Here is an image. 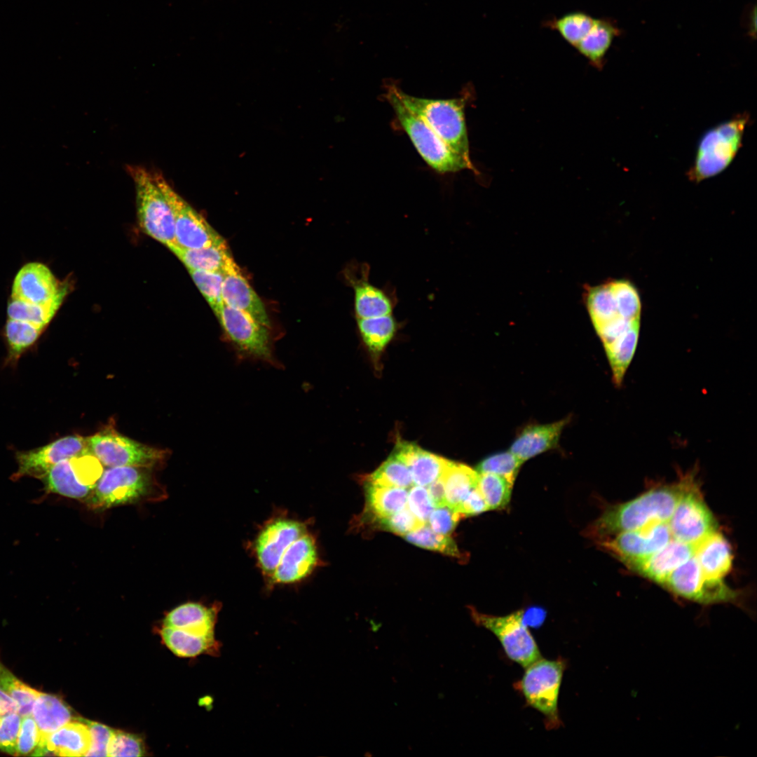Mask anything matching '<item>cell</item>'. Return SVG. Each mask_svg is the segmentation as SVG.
I'll use <instances>...</instances> for the list:
<instances>
[{
	"mask_svg": "<svg viewBox=\"0 0 757 757\" xmlns=\"http://www.w3.org/2000/svg\"><path fill=\"white\" fill-rule=\"evenodd\" d=\"M688 474L678 482L649 490L627 503L604 511L589 528V534L600 540L618 533L668 520L686 487Z\"/></svg>",
	"mask_w": 757,
	"mask_h": 757,
	"instance_id": "obj_1",
	"label": "cell"
},
{
	"mask_svg": "<svg viewBox=\"0 0 757 757\" xmlns=\"http://www.w3.org/2000/svg\"><path fill=\"white\" fill-rule=\"evenodd\" d=\"M396 93L402 103L420 116L445 144L473 170L465 121V100L429 99L412 96L397 86Z\"/></svg>",
	"mask_w": 757,
	"mask_h": 757,
	"instance_id": "obj_2",
	"label": "cell"
},
{
	"mask_svg": "<svg viewBox=\"0 0 757 757\" xmlns=\"http://www.w3.org/2000/svg\"><path fill=\"white\" fill-rule=\"evenodd\" d=\"M749 122V114L743 113L707 130L697 144L688 179L699 183L723 172L740 149Z\"/></svg>",
	"mask_w": 757,
	"mask_h": 757,
	"instance_id": "obj_3",
	"label": "cell"
},
{
	"mask_svg": "<svg viewBox=\"0 0 757 757\" xmlns=\"http://www.w3.org/2000/svg\"><path fill=\"white\" fill-rule=\"evenodd\" d=\"M217 317L238 362H258L282 368V364L274 353L271 328L225 304Z\"/></svg>",
	"mask_w": 757,
	"mask_h": 757,
	"instance_id": "obj_4",
	"label": "cell"
},
{
	"mask_svg": "<svg viewBox=\"0 0 757 757\" xmlns=\"http://www.w3.org/2000/svg\"><path fill=\"white\" fill-rule=\"evenodd\" d=\"M396 85H386L385 96L396 117L423 159L440 173L463 169L473 170L456 155L420 116L408 109L396 93Z\"/></svg>",
	"mask_w": 757,
	"mask_h": 757,
	"instance_id": "obj_5",
	"label": "cell"
},
{
	"mask_svg": "<svg viewBox=\"0 0 757 757\" xmlns=\"http://www.w3.org/2000/svg\"><path fill=\"white\" fill-rule=\"evenodd\" d=\"M135 189L137 221L142 231L169 249L176 245L171 207L155 175L141 166H129Z\"/></svg>",
	"mask_w": 757,
	"mask_h": 757,
	"instance_id": "obj_6",
	"label": "cell"
},
{
	"mask_svg": "<svg viewBox=\"0 0 757 757\" xmlns=\"http://www.w3.org/2000/svg\"><path fill=\"white\" fill-rule=\"evenodd\" d=\"M566 661L561 657L548 660L542 657L526 668L522 678L516 683L528 706L545 717L547 729L561 725L558 712V696Z\"/></svg>",
	"mask_w": 757,
	"mask_h": 757,
	"instance_id": "obj_7",
	"label": "cell"
},
{
	"mask_svg": "<svg viewBox=\"0 0 757 757\" xmlns=\"http://www.w3.org/2000/svg\"><path fill=\"white\" fill-rule=\"evenodd\" d=\"M470 611L473 622L493 633L512 661L526 669L541 658L537 643L524 623V610L504 616L484 614L472 607Z\"/></svg>",
	"mask_w": 757,
	"mask_h": 757,
	"instance_id": "obj_8",
	"label": "cell"
},
{
	"mask_svg": "<svg viewBox=\"0 0 757 757\" xmlns=\"http://www.w3.org/2000/svg\"><path fill=\"white\" fill-rule=\"evenodd\" d=\"M669 524L676 540L690 544H699L718 531L693 473H688L687 484Z\"/></svg>",
	"mask_w": 757,
	"mask_h": 757,
	"instance_id": "obj_9",
	"label": "cell"
},
{
	"mask_svg": "<svg viewBox=\"0 0 757 757\" xmlns=\"http://www.w3.org/2000/svg\"><path fill=\"white\" fill-rule=\"evenodd\" d=\"M308 530V521L288 516H275L264 523L252 542V550L266 582L289 545Z\"/></svg>",
	"mask_w": 757,
	"mask_h": 757,
	"instance_id": "obj_10",
	"label": "cell"
},
{
	"mask_svg": "<svg viewBox=\"0 0 757 757\" xmlns=\"http://www.w3.org/2000/svg\"><path fill=\"white\" fill-rule=\"evenodd\" d=\"M662 586L677 596L705 605L735 603L739 596L723 580L705 578L696 554L674 569Z\"/></svg>",
	"mask_w": 757,
	"mask_h": 757,
	"instance_id": "obj_11",
	"label": "cell"
},
{
	"mask_svg": "<svg viewBox=\"0 0 757 757\" xmlns=\"http://www.w3.org/2000/svg\"><path fill=\"white\" fill-rule=\"evenodd\" d=\"M90 453L108 467L146 466L164 456L162 450L125 437L110 427L88 437Z\"/></svg>",
	"mask_w": 757,
	"mask_h": 757,
	"instance_id": "obj_12",
	"label": "cell"
},
{
	"mask_svg": "<svg viewBox=\"0 0 757 757\" xmlns=\"http://www.w3.org/2000/svg\"><path fill=\"white\" fill-rule=\"evenodd\" d=\"M154 175L173 214L176 246L184 249H198L225 241L205 219L169 185L161 175Z\"/></svg>",
	"mask_w": 757,
	"mask_h": 757,
	"instance_id": "obj_13",
	"label": "cell"
},
{
	"mask_svg": "<svg viewBox=\"0 0 757 757\" xmlns=\"http://www.w3.org/2000/svg\"><path fill=\"white\" fill-rule=\"evenodd\" d=\"M149 486L148 475L139 467H110L88 498V504L94 508H109L131 503L144 496Z\"/></svg>",
	"mask_w": 757,
	"mask_h": 757,
	"instance_id": "obj_14",
	"label": "cell"
},
{
	"mask_svg": "<svg viewBox=\"0 0 757 757\" xmlns=\"http://www.w3.org/2000/svg\"><path fill=\"white\" fill-rule=\"evenodd\" d=\"M347 285L353 291V312L355 319L370 318L394 314L398 302L393 288L379 287L370 279L367 263L353 261L343 272Z\"/></svg>",
	"mask_w": 757,
	"mask_h": 757,
	"instance_id": "obj_15",
	"label": "cell"
},
{
	"mask_svg": "<svg viewBox=\"0 0 757 757\" xmlns=\"http://www.w3.org/2000/svg\"><path fill=\"white\" fill-rule=\"evenodd\" d=\"M68 286L60 282L50 269L40 262L24 265L17 273L11 299L35 305L62 304Z\"/></svg>",
	"mask_w": 757,
	"mask_h": 757,
	"instance_id": "obj_16",
	"label": "cell"
},
{
	"mask_svg": "<svg viewBox=\"0 0 757 757\" xmlns=\"http://www.w3.org/2000/svg\"><path fill=\"white\" fill-rule=\"evenodd\" d=\"M87 453H90L88 437L81 435L65 436L39 448L18 451V467L13 478H39L57 463Z\"/></svg>",
	"mask_w": 757,
	"mask_h": 757,
	"instance_id": "obj_17",
	"label": "cell"
},
{
	"mask_svg": "<svg viewBox=\"0 0 757 757\" xmlns=\"http://www.w3.org/2000/svg\"><path fill=\"white\" fill-rule=\"evenodd\" d=\"M319 563L316 539L308 530L289 545L266 582L271 587L299 582L308 578Z\"/></svg>",
	"mask_w": 757,
	"mask_h": 757,
	"instance_id": "obj_18",
	"label": "cell"
},
{
	"mask_svg": "<svg viewBox=\"0 0 757 757\" xmlns=\"http://www.w3.org/2000/svg\"><path fill=\"white\" fill-rule=\"evenodd\" d=\"M222 273L224 304L249 314L261 325L271 328L262 301L243 275L231 255L227 258Z\"/></svg>",
	"mask_w": 757,
	"mask_h": 757,
	"instance_id": "obj_19",
	"label": "cell"
},
{
	"mask_svg": "<svg viewBox=\"0 0 757 757\" xmlns=\"http://www.w3.org/2000/svg\"><path fill=\"white\" fill-rule=\"evenodd\" d=\"M700 543L690 544L673 539L654 554L626 566L662 586L674 569L696 554Z\"/></svg>",
	"mask_w": 757,
	"mask_h": 757,
	"instance_id": "obj_20",
	"label": "cell"
},
{
	"mask_svg": "<svg viewBox=\"0 0 757 757\" xmlns=\"http://www.w3.org/2000/svg\"><path fill=\"white\" fill-rule=\"evenodd\" d=\"M90 743V733L85 721H71L40 741L32 755L86 756Z\"/></svg>",
	"mask_w": 757,
	"mask_h": 757,
	"instance_id": "obj_21",
	"label": "cell"
},
{
	"mask_svg": "<svg viewBox=\"0 0 757 757\" xmlns=\"http://www.w3.org/2000/svg\"><path fill=\"white\" fill-rule=\"evenodd\" d=\"M570 417L547 424L527 425L512 442L510 451L523 462L554 449Z\"/></svg>",
	"mask_w": 757,
	"mask_h": 757,
	"instance_id": "obj_22",
	"label": "cell"
},
{
	"mask_svg": "<svg viewBox=\"0 0 757 757\" xmlns=\"http://www.w3.org/2000/svg\"><path fill=\"white\" fill-rule=\"evenodd\" d=\"M395 453L407 465L413 483L421 486L440 478L451 462L408 442H399Z\"/></svg>",
	"mask_w": 757,
	"mask_h": 757,
	"instance_id": "obj_23",
	"label": "cell"
},
{
	"mask_svg": "<svg viewBox=\"0 0 757 757\" xmlns=\"http://www.w3.org/2000/svg\"><path fill=\"white\" fill-rule=\"evenodd\" d=\"M219 604L211 607L199 603L182 604L167 614L163 627L182 629L199 635H214Z\"/></svg>",
	"mask_w": 757,
	"mask_h": 757,
	"instance_id": "obj_24",
	"label": "cell"
},
{
	"mask_svg": "<svg viewBox=\"0 0 757 757\" xmlns=\"http://www.w3.org/2000/svg\"><path fill=\"white\" fill-rule=\"evenodd\" d=\"M696 557L703 575L709 580H723L732 566L730 545L718 531L700 543Z\"/></svg>",
	"mask_w": 757,
	"mask_h": 757,
	"instance_id": "obj_25",
	"label": "cell"
},
{
	"mask_svg": "<svg viewBox=\"0 0 757 757\" xmlns=\"http://www.w3.org/2000/svg\"><path fill=\"white\" fill-rule=\"evenodd\" d=\"M39 479L43 483L47 493L59 494L73 499L88 498L95 486L84 483L80 479L72 458L53 465Z\"/></svg>",
	"mask_w": 757,
	"mask_h": 757,
	"instance_id": "obj_26",
	"label": "cell"
},
{
	"mask_svg": "<svg viewBox=\"0 0 757 757\" xmlns=\"http://www.w3.org/2000/svg\"><path fill=\"white\" fill-rule=\"evenodd\" d=\"M32 714L40 731V741L74 720L70 708L64 701L56 695L41 692Z\"/></svg>",
	"mask_w": 757,
	"mask_h": 757,
	"instance_id": "obj_27",
	"label": "cell"
},
{
	"mask_svg": "<svg viewBox=\"0 0 757 757\" xmlns=\"http://www.w3.org/2000/svg\"><path fill=\"white\" fill-rule=\"evenodd\" d=\"M161 635L166 646L179 657H191L219 650L214 635H199L166 627H163Z\"/></svg>",
	"mask_w": 757,
	"mask_h": 757,
	"instance_id": "obj_28",
	"label": "cell"
},
{
	"mask_svg": "<svg viewBox=\"0 0 757 757\" xmlns=\"http://www.w3.org/2000/svg\"><path fill=\"white\" fill-rule=\"evenodd\" d=\"M639 329L640 322H636L611 343L604 346L612 371V379L617 386H621L635 353Z\"/></svg>",
	"mask_w": 757,
	"mask_h": 757,
	"instance_id": "obj_29",
	"label": "cell"
},
{
	"mask_svg": "<svg viewBox=\"0 0 757 757\" xmlns=\"http://www.w3.org/2000/svg\"><path fill=\"white\" fill-rule=\"evenodd\" d=\"M355 320L363 343L374 355H379L386 348L399 327L393 314Z\"/></svg>",
	"mask_w": 757,
	"mask_h": 757,
	"instance_id": "obj_30",
	"label": "cell"
},
{
	"mask_svg": "<svg viewBox=\"0 0 757 757\" xmlns=\"http://www.w3.org/2000/svg\"><path fill=\"white\" fill-rule=\"evenodd\" d=\"M441 478L446 505L457 512L463 500L477 487L479 473L468 465L451 461Z\"/></svg>",
	"mask_w": 757,
	"mask_h": 757,
	"instance_id": "obj_31",
	"label": "cell"
},
{
	"mask_svg": "<svg viewBox=\"0 0 757 757\" xmlns=\"http://www.w3.org/2000/svg\"><path fill=\"white\" fill-rule=\"evenodd\" d=\"M170 250L188 270L223 272L226 259L231 255L225 241L198 249H184L175 245Z\"/></svg>",
	"mask_w": 757,
	"mask_h": 757,
	"instance_id": "obj_32",
	"label": "cell"
},
{
	"mask_svg": "<svg viewBox=\"0 0 757 757\" xmlns=\"http://www.w3.org/2000/svg\"><path fill=\"white\" fill-rule=\"evenodd\" d=\"M619 34L618 28L611 22L595 19L589 32L575 48L596 67L601 68L613 39Z\"/></svg>",
	"mask_w": 757,
	"mask_h": 757,
	"instance_id": "obj_33",
	"label": "cell"
},
{
	"mask_svg": "<svg viewBox=\"0 0 757 757\" xmlns=\"http://www.w3.org/2000/svg\"><path fill=\"white\" fill-rule=\"evenodd\" d=\"M43 329L27 322L8 318L5 326L8 348L6 364L15 365L21 355L39 339Z\"/></svg>",
	"mask_w": 757,
	"mask_h": 757,
	"instance_id": "obj_34",
	"label": "cell"
},
{
	"mask_svg": "<svg viewBox=\"0 0 757 757\" xmlns=\"http://www.w3.org/2000/svg\"><path fill=\"white\" fill-rule=\"evenodd\" d=\"M367 496L370 510L378 518L390 516L407 507L406 489L368 482Z\"/></svg>",
	"mask_w": 757,
	"mask_h": 757,
	"instance_id": "obj_35",
	"label": "cell"
},
{
	"mask_svg": "<svg viewBox=\"0 0 757 757\" xmlns=\"http://www.w3.org/2000/svg\"><path fill=\"white\" fill-rule=\"evenodd\" d=\"M586 303L595 329L618 318H623L618 313L609 282L589 287Z\"/></svg>",
	"mask_w": 757,
	"mask_h": 757,
	"instance_id": "obj_36",
	"label": "cell"
},
{
	"mask_svg": "<svg viewBox=\"0 0 757 757\" xmlns=\"http://www.w3.org/2000/svg\"><path fill=\"white\" fill-rule=\"evenodd\" d=\"M0 689L18 704L21 716L32 714L33 705L40 692L22 683L0 662Z\"/></svg>",
	"mask_w": 757,
	"mask_h": 757,
	"instance_id": "obj_37",
	"label": "cell"
},
{
	"mask_svg": "<svg viewBox=\"0 0 757 757\" xmlns=\"http://www.w3.org/2000/svg\"><path fill=\"white\" fill-rule=\"evenodd\" d=\"M513 484L505 477L493 473L479 474L477 489L489 510H500L510 503Z\"/></svg>",
	"mask_w": 757,
	"mask_h": 757,
	"instance_id": "obj_38",
	"label": "cell"
},
{
	"mask_svg": "<svg viewBox=\"0 0 757 757\" xmlns=\"http://www.w3.org/2000/svg\"><path fill=\"white\" fill-rule=\"evenodd\" d=\"M368 482L403 489L414 484L407 465L395 453L369 477Z\"/></svg>",
	"mask_w": 757,
	"mask_h": 757,
	"instance_id": "obj_39",
	"label": "cell"
},
{
	"mask_svg": "<svg viewBox=\"0 0 757 757\" xmlns=\"http://www.w3.org/2000/svg\"><path fill=\"white\" fill-rule=\"evenodd\" d=\"M61 304L35 305L11 299L7 307L8 318L31 323L45 328L56 314Z\"/></svg>",
	"mask_w": 757,
	"mask_h": 757,
	"instance_id": "obj_40",
	"label": "cell"
},
{
	"mask_svg": "<svg viewBox=\"0 0 757 757\" xmlns=\"http://www.w3.org/2000/svg\"><path fill=\"white\" fill-rule=\"evenodd\" d=\"M404 536L409 543L423 548L437 551L456 558L462 557L455 542L449 535L437 533L425 524Z\"/></svg>",
	"mask_w": 757,
	"mask_h": 757,
	"instance_id": "obj_41",
	"label": "cell"
},
{
	"mask_svg": "<svg viewBox=\"0 0 757 757\" xmlns=\"http://www.w3.org/2000/svg\"><path fill=\"white\" fill-rule=\"evenodd\" d=\"M618 313L629 321L640 320L641 301L635 287L628 280L609 282Z\"/></svg>",
	"mask_w": 757,
	"mask_h": 757,
	"instance_id": "obj_42",
	"label": "cell"
},
{
	"mask_svg": "<svg viewBox=\"0 0 757 757\" xmlns=\"http://www.w3.org/2000/svg\"><path fill=\"white\" fill-rule=\"evenodd\" d=\"M188 271L214 313L217 316L224 304L221 294L223 273L192 269Z\"/></svg>",
	"mask_w": 757,
	"mask_h": 757,
	"instance_id": "obj_43",
	"label": "cell"
},
{
	"mask_svg": "<svg viewBox=\"0 0 757 757\" xmlns=\"http://www.w3.org/2000/svg\"><path fill=\"white\" fill-rule=\"evenodd\" d=\"M523 461L510 451L490 455L477 466L479 473H493L502 476L514 484Z\"/></svg>",
	"mask_w": 757,
	"mask_h": 757,
	"instance_id": "obj_44",
	"label": "cell"
},
{
	"mask_svg": "<svg viewBox=\"0 0 757 757\" xmlns=\"http://www.w3.org/2000/svg\"><path fill=\"white\" fill-rule=\"evenodd\" d=\"M594 18L581 12L568 13L553 22L562 37L576 47L592 28Z\"/></svg>",
	"mask_w": 757,
	"mask_h": 757,
	"instance_id": "obj_45",
	"label": "cell"
},
{
	"mask_svg": "<svg viewBox=\"0 0 757 757\" xmlns=\"http://www.w3.org/2000/svg\"><path fill=\"white\" fill-rule=\"evenodd\" d=\"M108 756H142L144 755V744L141 739L135 735L120 730H114L110 739Z\"/></svg>",
	"mask_w": 757,
	"mask_h": 757,
	"instance_id": "obj_46",
	"label": "cell"
},
{
	"mask_svg": "<svg viewBox=\"0 0 757 757\" xmlns=\"http://www.w3.org/2000/svg\"><path fill=\"white\" fill-rule=\"evenodd\" d=\"M40 738V731L32 714L22 716L16 755L25 756L33 752L37 747Z\"/></svg>",
	"mask_w": 757,
	"mask_h": 757,
	"instance_id": "obj_47",
	"label": "cell"
},
{
	"mask_svg": "<svg viewBox=\"0 0 757 757\" xmlns=\"http://www.w3.org/2000/svg\"><path fill=\"white\" fill-rule=\"evenodd\" d=\"M22 716L13 713L0 718V750L16 755L17 742Z\"/></svg>",
	"mask_w": 757,
	"mask_h": 757,
	"instance_id": "obj_48",
	"label": "cell"
},
{
	"mask_svg": "<svg viewBox=\"0 0 757 757\" xmlns=\"http://www.w3.org/2000/svg\"><path fill=\"white\" fill-rule=\"evenodd\" d=\"M379 520L387 530L403 536L425 524L416 517L407 506Z\"/></svg>",
	"mask_w": 757,
	"mask_h": 757,
	"instance_id": "obj_49",
	"label": "cell"
},
{
	"mask_svg": "<svg viewBox=\"0 0 757 757\" xmlns=\"http://www.w3.org/2000/svg\"><path fill=\"white\" fill-rule=\"evenodd\" d=\"M407 507L422 523L428 522V517L435 509L427 488L415 485L408 492Z\"/></svg>",
	"mask_w": 757,
	"mask_h": 757,
	"instance_id": "obj_50",
	"label": "cell"
},
{
	"mask_svg": "<svg viewBox=\"0 0 757 757\" xmlns=\"http://www.w3.org/2000/svg\"><path fill=\"white\" fill-rule=\"evenodd\" d=\"M461 516L459 512L444 505L435 507L428 517V523L433 531L449 535L453 531Z\"/></svg>",
	"mask_w": 757,
	"mask_h": 757,
	"instance_id": "obj_51",
	"label": "cell"
},
{
	"mask_svg": "<svg viewBox=\"0 0 757 757\" xmlns=\"http://www.w3.org/2000/svg\"><path fill=\"white\" fill-rule=\"evenodd\" d=\"M85 722L89 728L91 737L90 746L86 756H108V745L114 730L102 723L90 721Z\"/></svg>",
	"mask_w": 757,
	"mask_h": 757,
	"instance_id": "obj_52",
	"label": "cell"
},
{
	"mask_svg": "<svg viewBox=\"0 0 757 757\" xmlns=\"http://www.w3.org/2000/svg\"><path fill=\"white\" fill-rule=\"evenodd\" d=\"M487 510H489L484 499L477 487H475L471 490L461 503L457 512L463 516H470L476 515Z\"/></svg>",
	"mask_w": 757,
	"mask_h": 757,
	"instance_id": "obj_53",
	"label": "cell"
},
{
	"mask_svg": "<svg viewBox=\"0 0 757 757\" xmlns=\"http://www.w3.org/2000/svg\"><path fill=\"white\" fill-rule=\"evenodd\" d=\"M427 486V490L435 507L446 505L445 489L441 477Z\"/></svg>",
	"mask_w": 757,
	"mask_h": 757,
	"instance_id": "obj_54",
	"label": "cell"
},
{
	"mask_svg": "<svg viewBox=\"0 0 757 757\" xmlns=\"http://www.w3.org/2000/svg\"><path fill=\"white\" fill-rule=\"evenodd\" d=\"M545 619V613L543 610H540L538 608H531L529 610L524 611L523 621L527 626L539 627Z\"/></svg>",
	"mask_w": 757,
	"mask_h": 757,
	"instance_id": "obj_55",
	"label": "cell"
},
{
	"mask_svg": "<svg viewBox=\"0 0 757 757\" xmlns=\"http://www.w3.org/2000/svg\"><path fill=\"white\" fill-rule=\"evenodd\" d=\"M18 704L6 693L0 689V718L18 712Z\"/></svg>",
	"mask_w": 757,
	"mask_h": 757,
	"instance_id": "obj_56",
	"label": "cell"
}]
</instances>
